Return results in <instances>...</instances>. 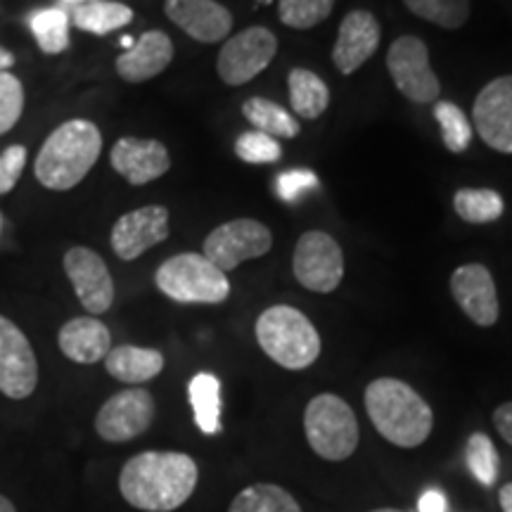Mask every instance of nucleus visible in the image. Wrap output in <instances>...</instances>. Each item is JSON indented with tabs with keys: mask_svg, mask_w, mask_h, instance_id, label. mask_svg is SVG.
I'll use <instances>...</instances> for the list:
<instances>
[{
	"mask_svg": "<svg viewBox=\"0 0 512 512\" xmlns=\"http://www.w3.org/2000/svg\"><path fill=\"white\" fill-rule=\"evenodd\" d=\"M271 247L273 235L264 223L254 219H235L211 230L204 240V256L223 273H228L249 259H259V256L271 252Z\"/></svg>",
	"mask_w": 512,
	"mask_h": 512,
	"instance_id": "nucleus-9",
	"label": "nucleus"
},
{
	"mask_svg": "<svg viewBox=\"0 0 512 512\" xmlns=\"http://www.w3.org/2000/svg\"><path fill=\"white\" fill-rule=\"evenodd\" d=\"M121 46H124L126 50H128V48H133V38H128V36H124V38H121Z\"/></svg>",
	"mask_w": 512,
	"mask_h": 512,
	"instance_id": "nucleus-44",
	"label": "nucleus"
},
{
	"mask_svg": "<svg viewBox=\"0 0 512 512\" xmlns=\"http://www.w3.org/2000/svg\"><path fill=\"white\" fill-rule=\"evenodd\" d=\"M10 67H15V55L10 50L0 48V72H8Z\"/></svg>",
	"mask_w": 512,
	"mask_h": 512,
	"instance_id": "nucleus-41",
	"label": "nucleus"
},
{
	"mask_svg": "<svg viewBox=\"0 0 512 512\" xmlns=\"http://www.w3.org/2000/svg\"><path fill=\"white\" fill-rule=\"evenodd\" d=\"M112 169L131 185H147L171 169L169 150L159 140L119 138L110 155Z\"/></svg>",
	"mask_w": 512,
	"mask_h": 512,
	"instance_id": "nucleus-18",
	"label": "nucleus"
},
{
	"mask_svg": "<svg viewBox=\"0 0 512 512\" xmlns=\"http://www.w3.org/2000/svg\"><path fill=\"white\" fill-rule=\"evenodd\" d=\"M472 121L491 150L512 155V74L498 76L479 91Z\"/></svg>",
	"mask_w": 512,
	"mask_h": 512,
	"instance_id": "nucleus-13",
	"label": "nucleus"
},
{
	"mask_svg": "<svg viewBox=\"0 0 512 512\" xmlns=\"http://www.w3.org/2000/svg\"><path fill=\"white\" fill-rule=\"evenodd\" d=\"M155 283L159 292L178 304H223L230 294L226 273L195 252L166 259L157 268Z\"/></svg>",
	"mask_w": 512,
	"mask_h": 512,
	"instance_id": "nucleus-5",
	"label": "nucleus"
},
{
	"mask_svg": "<svg viewBox=\"0 0 512 512\" xmlns=\"http://www.w3.org/2000/svg\"><path fill=\"white\" fill-rule=\"evenodd\" d=\"M465 460H467V467H470V472L475 475L477 482H482L484 486H491L496 482L501 460H498L494 441L486 437V434L477 432L467 439Z\"/></svg>",
	"mask_w": 512,
	"mask_h": 512,
	"instance_id": "nucleus-33",
	"label": "nucleus"
},
{
	"mask_svg": "<svg viewBox=\"0 0 512 512\" xmlns=\"http://www.w3.org/2000/svg\"><path fill=\"white\" fill-rule=\"evenodd\" d=\"M102 152V133L93 121L72 119L57 126L38 152L34 174L48 190H72L93 169Z\"/></svg>",
	"mask_w": 512,
	"mask_h": 512,
	"instance_id": "nucleus-3",
	"label": "nucleus"
},
{
	"mask_svg": "<svg viewBox=\"0 0 512 512\" xmlns=\"http://www.w3.org/2000/svg\"><path fill=\"white\" fill-rule=\"evenodd\" d=\"M494 425L501 437L512 446V401L503 403V406L496 408L494 413Z\"/></svg>",
	"mask_w": 512,
	"mask_h": 512,
	"instance_id": "nucleus-38",
	"label": "nucleus"
},
{
	"mask_svg": "<svg viewBox=\"0 0 512 512\" xmlns=\"http://www.w3.org/2000/svg\"><path fill=\"white\" fill-rule=\"evenodd\" d=\"M380 38V22L373 12H349L339 24L335 48H332V62L342 74H354L375 55V50L380 48Z\"/></svg>",
	"mask_w": 512,
	"mask_h": 512,
	"instance_id": "nucleus-17",
	"label": "nucleus"
},
{
	"mask_svg": "<svg viewBox=\"0 0 512 512\" xmlns=\"http://www.w3.org/2000/svg\"><path fill=\"white\" fill-rule=\"evenodd\" d=\"M169 233V209L162 204H147V207L128 211L114 223L110 245L121 261H133L147 249L162 245Z\"/></svg>",
	"mask_w": 512,
	"mask_h": 512,
	"instance_id": "nucleus-15",
	"label": "nucleus"
},
{
	"mask_svg": "<svg viewBox=\"0 0 512 512\" xmlns=\"http://www.w3.org/2000/svg\"><path fill=\"white\" fill-rule=\"evenodd\" d=\"M38 361L31 342L10 318L0 316V392L22 401L34 394Z\"/></svg>",
	"mask_w": 512,
	"mask_h": 512,
	"instance_id": "nucleus-12",
	"label": "nucleus"
},
{
	"mask_svg": "<svg viewBox=\"0 0 512 512\" xmlns=\"http://www.w3.org/2000/svg\"><path fill=\"white\" fill-rule=\"evenodd\" d=\"M228 512H304L290 491L275 484H254L233 498Z\"/></svg>",
	"mask_w": 512,
	"mask_h": 512,
	"instance_id": "nucleus-28",
	"label": "nucleus"
},
{
	"mask_svg": "<svg viewBox=\"0 0 512 512\" xmlns=\"http://www.w3.org/2000/svg\"><path fill=\"white\" fill-rule=\"evenodd\" d=\"M387 69L401 95L415 105L437 102L441 83L430 64V50L418 36H399L387 53Z\"/></svg>",
	"mask_w": 512,
	"mask_h": 512,
	"instance_id": "nucleus-7",
	"label": "nucleus"
},
{
	"mask_svg": "<svg viewBox=\"0 0 512 512\" xmlns=\"http://www.w3.org/2000/svg\"><path fill=\"white\" fill-rule=\"evenodd\" d=\"M91 3H100V0H57V5L67 12L74 8H81V5H91Z\"/></svg>",
	"mask_w": 512,
	"mask_h": 512,
	"instance_id": "nucleus-42",
	"label": "nucleus"
},
{
	"mask_svg": "<svg viewBox=\"0 0 512 512\" xmlns=\"http://www.w3.org/2000/svg\"><path fill=\"white\" fill-rule=\"evenodd\" d=\"M235 155L247 164H273L283 157V145L261 131H247L235 143Z\"/></svg>",
	"mask_w": 512,
	"mask_h": 512,
	"instance_id": "nucleus-34",
	"label": "nucleus"
},
{
	"mask_svg": "<svg viewBox=\"0 0 512 512\" xmlns=\"http://www.w3.org/2000/svg\"><path fill=\"white\" fill-rule=\"evenodd\" d=\"M366 411L375 430L394 446L415 448L432 434L434 413L411 384L396 377H380L366 389Z\"/></svg>",
	"mask_w": 512,
	"mask_h": 512,
	"instance_id": "nucleus-2",
	"label": "nucleus"
},
{
	"mask_svg": "<svg viewBox=\"0 0 512 512\" xmlns=\"http://www.w3.org/2000/svg\"><path fill=\"white\" fill-rule=\"evenodd\" d=\"M373 512H403V510H396V508H380V510H373Z\"/></svg>",
	"mask_w": 512,
	"mask_h": 512,
	"instance_id": "nucleus-45",
	"label": "nucleus"
},
{
	"mask_svg": "<svg viewBox=\"0 0 512 512\" xmlns=\"http://www.w3.org/2000/svg\"><path fill=\"white\" fill-rule=\"evenodd\" d=\"M190 406L195 411V422L204 434L221 432V382L211 373L195 375L188 384Z\"/></svg>",
	"mask_w": 512,
	"mask_h": 512,
	"instance_id": "nucleus-25",
	"label": "nucleus"
},
{
	"mask_svg": "<svg viewBox=\"0 0 512 512\" xmlns=\"http://www.w3.org/2000/svg\"><path fill=\"white\" fill-rule=\"evenodd\" d=\"M287 86H290V105L297 117L313 121L328 110V83L320 79L318 74H313L309 69L302 67L292 69L290 76H287Z\"/></svg>",
	"mask_w": 512,
	"mask_h": 512,
	"instance_id": "nucleus-23",
	"label": "nucleus"
},
{
	"mask_svg": "<svg viewBox=\"0 0 512 512\" xmlns=\"http://www.w3.org/2000/svg\"><path fill=\"white\" fill-rule=\"evenodd\" d=\"M197 479V463L188 453L143 451L124 465L119 491L136 510L171 512L192 496Z\"/></svg>",
	"mask_w": 512,
	"mask_h": 512,
	"instance_id": "nucleus-1",
	"label": "nucleus"
},
{
	"mask_svg": "<svg viewBox=\"0 0 512 512\" xmlns=\"http://www.w3.org/2000/svg\"><path fill=\"white\" fill-rule=\"evenodd\" d=\"M318 185V176L309 169H292L275 178V195L287 204L299 202L306 192Z\"/></svg>",
	"mask_w": 512,
	"mask_h": 512,
	"instance_id": "nucleus-36",
	"label": "nucleus"
},
{
	"mask_svg": "<svg viewBox=\"0 0 512 512\" xmlns=\"http://www.w3.org/2000/svg\"><path fill=\"white\" fill-rule=\"evenodd\" d=\"M155 420V399L147 389L133 387L114 394L95 415V432L110 444H124L145 434Z\"/></svg>",
	"mask_w": 512,
	"mask_h": 512,
	"instance_id": "nucleus-11",
	"label": "nucleus"
},
{
	"mask_svg": "<svg viewBox=\"0 0 512 512\" xmlns=\"http://www.w3.org/2000/svg\"><path fill=\"white\" fill-rule=\"evenodd\" d=\"M24 164H27V147L24 145H10L0 155V195L15 188L24 171Z\"/></svg>",
	"mask_w": 512,
	"mask_h": 512,
	"instance_id": "nucleus-37",
	"label": "nucleus"
},
{
	"mask_svg": "<svg viewBox=\"0 0 512 512\" xmlns=\"http://www.w3.org/2000/svg\"><path fill=\"white\" fill-rule=\"evenodd\" d=\"M69 24H72L69 12L62 10L60 5L36 10L29 17L31 34H34L38 48L48 55H60L69 48Z\"/></svg>",
	"mask_w": 512,
	"mask_h": 512,
	"instance_id": "nucleus-27",
	"label": "nucleus"
},
{
	"mask_svg": "<svg viewBox=\"0 0 512 512\" xmlns=\"http://www.w3.org/2000/svg\"><path fill=\"white\" fill-rule=\"evenodd\" d=\"M24 112V86L15 74L0 72V136L17 126Z\"/></svg>",
	"mask_w": 512,
	"mask_h": 512,
	"instance_id": "nucleus-35",
	"label": "nucleus"
},
{
	"mask_svg": "<svg viewBox=\"0 0 512 512\" xmlns=\"http://www.w3.org/2000/svg\"><path fill=\"white\" fill-rule=\"evenodd\" d=\"M164 12L200 43H219L233 31V15L216 0H166Z\"/></svg>",
	"mask_w": 512,
	"mask_h": 512,
	"instance_id": "nucleus-19",
	"label": "nucleus"
},
{
	"mask_svg": "<svg viewBox=\"0 0 512 512\" xmlns=\"http://www.w3.org/2000/svg\"><path fill=\"white\" fill-rule=\"evenodd\" d=\"M105 368L114 380L126 384H143L155 380L164 370V356L157 349L133 347V344H121L114 347L105 356Z\"/></svg>",
	"mask_w": 512,
	"mask_h": 512,
	"instance_id": "nucleus-22",
	"label": "nucleus"
},
{
	"mask_svg": "<svg viewBox=\"0 0 512 512\" xmlns=\"http://www.w3.org/2000/svg\"><path fill=\"white\" fill-rule=\"evenodd\" d=\"M418 510L420 512H446L448 510L446 496L441 494V491H427V494L420 498Z\"/></svg>",
	"mask_w": 512,
	"mask_h": 512,
	"instance_id": "nucleus-39",
	"label": "nucleus"
},
{
	"mask_svg": "<svg viewBox=\"0 0 512 512\" xmlns=\"http://www.w3.org/2000/svg\"><path fill=\"white\" fill-rule=\"evenodd\" d=\"M0 512H17V510H15V505L8 501V498L0 496Z\"/></svg>",
	"mask_w": 512,
	"mask_h": 512,
	"instance_id": "nucleus-43",
	"label": "nucleus"
},
{
	"mask_svg": "<svg viewBox=\"0 0 512 512\" xmlns=\"http://www.w3.org/2000/svg\"><path fill=\"white\" fill-rule=\"evenodd\" d=\"M69 19H72L76 29L86 31V34L107 36L112 31L128 27L133 22V10L124 3L100 0V3L81 5V8L69 10Z\"/></svg>",
	"mask_w": 512,
	"mask_h": 512,
	"instance_id": "nucleus-24",
	"label": "nucleus"
},
{
	"mask_svg": "<svg viewBox=\"0 0 512 512\" xmlns=\"http://www.w3.org/2000/svg\"><path fill=\"white\" fill-rule=\"evenodd\" d=\"M64 273L83 309L93 316L110 311L114 302V280L100 254L88 247H72L64 254Z\"/></svg>",
	"mask_w": 512,
	"mask_h": 512,
	"instance_id": "nucleus-14",
	"label": "nucleus"
},
{
	"mask_svg": "<svg viewBox=\"0 0 512 512\" xmlns=\"http://www.w3.org/2000/svg\"><path fill=\"white\" fill-rule=\"evenodd\" d=\"M453 209L467 223L498 221L505 211L501 192L491 188H460L453 195Z\"/></svg>",
	"mask_w": 512,
	"mask_h": 512,
	"instance_id": "nucleus-29",
	"label": "nucleus"
},
{
	"mask_svg": "<svg viewBox=\"0 0 512 512\" xmlns=\"http://www.w3.org/2000/svg\"><path fill=\"white\" fill-rule=\"evenodd\" d=\"M451 292L463 313L479 328H491L501 313L494 275L482 264H465L451 275Z\"/></svg>",
	"mask_w": 512,
	"mask_h": 512,
	"instance_id": "nucleus-16",
	"label": "nucleus"
},
{
	"mask_svg": "<svg viewBox=\"0 0 512 512\" xmlns=\"http://www.w3.org/2000/svg\"><path fill=\"white\" fill-rule=\"evenodd\" d=\"M292 271L306 290L318 294L335 292L344 278L342 247L323 230H309L294 247Z\"/></svg>",
	"mask_w": 512,
	"mask_h": 512,
	"instance_id": "nucleus-8",
	"label": "nucleus"
},
{
	"mask_svg": "<svg viewBox=\"0 0 512 512\" xmlns=\"http://www.w3.org/2000/svg\"><path fill=\"white\" fill-rule=\"evenodd\" d=\"M434 119L439 121L441 126V138H444V145L448 152L453 155H460L465 152L472 143V124L467 121L465 112L460 110L453 102L441 100L434 105Z\"/></svg>",
	"mask_w": 512,
	"mask_h": 512,
	"instance_id": "nucleus-31",
	"label": "nucleus"
},
{
	"mask_svg": "<svg viewBox=\"0 0 512 512\" xmlns=\"http://www.w3.org/2000/svg\"><path fill=\"white\" fill-rule=\"evenodd\" d=\"M0 228H3V216H0Z\"/></svg>",
	"mask_w": 512,
	"mask_h": 512,
	"instance_id": "nucleus-46",
	"label": "nucleus"
},
{
	"mask_svg": "<svg viewBox=\"0 0 512 512\" xmlns=\"http://www.w3.org/2000/svg\"><path fill=\"white\" fill-rule=\"evenodd\" d=\"M306 441L320 458L347 460L358 446V420L349 403L337 394L313 396L304 411Z\"/></svg>",
	"mask_w": 512,
	"mask_h": 512,
	"instance_id": "nucleus-6",
	"label": "nucleus"
},
{
	"mask_svg": "<svg viewBox=\"0 0 512 512\" xmlns=\"http://www.w3.org/2000/svg\"><path fill=\"white\" fill-rule=\"evenodd\" d=\"M242 114L252 124L256 131L266 133L271 138H297L302 133L299 121L292 117L285 107L275 105V102L266 98H249L242 105Z\"/></svg>",
	"mask_w": 512,
	"mask_h": 512,
	"instance_id": "nucleus-26",
	"label": "nucleus"
},
{
	"mask_svg": "<svg viewBox=\"0 0 512 512\" xmlns=\"http://www.w3.org/2000/svg\"><path fill=\"white\" fill-rule=\"evenodd\" d=\"M335 0H278V17L290 29H313L330 17Z\"/></svg>",
	"mask_w": 512,
	"mask_h": 512,
	"instance_id": "nucleus-32",
	"label": "nucleus"
},
{
	"mask_svg": "<svg viewBox=\"0 0 512 512\" xmlns=\"http://www.w3.org/2000/svg\"><path fill=\"white\" fill-rule=\"evenodd\" d=\"M62 354L74 363H91L105 361V356L112 351V335L102 320L93 316L72 318L62 325L60 335H57Z\"/></svg>",
	"mask_w": 512,
	"mask_h": 512,
	"instance_id": "nucleus-21",
	"label": "nucleus"
},
{
	"mask_svg": "<svg viewBox=\"0 0 512 512\" xmlns=\"http://www.w3.org/2000/svg\"><path fill=\"white\" fill-rule=\"evenodd\" d=\"M256 342L271 361L287 370H304L320 356V335L294 306H271L256 320Z\"/></svg>",
	"mask_w": 512,
	"mask_h": 512,
	"instance_id": "nucleus-4",
	"label": "nucleus"
},
{
	"mask_svg": "<svg viewBox=\"0 0 512 512\" xmlns=\"http://www.w3.org/2000/svg\"><path fill=\"white\" fill-rule=\"evenodd\" d=\"M278 53V38L266 27H249L223 43L216 69L223 83L242 86L259 76Z\"/></svg>",
	"mask_w": 512,
	"mask_h": 512,
	"instance_id": "nucleus-10",
	"label": "nucleus"
},
{
	"mask_svg": "<svg viewBox=\"0 0 512 512\" xmlns=\"http://www.w3.org/2000/svg\"><path fill=\"white\" fill-rule=\"evenodd\" d=\"M498 501H501L503 512H512V482L503 486L501 494H498Z\"/></svg>",
	"mask_w": 512,
	"mask_h": 512,
	"instance_id": "nucleus-40",
	"label": "nucleus"
},
{
	"mask_svg": "<svg viewBox=\"0 0 512 512\" xmlns=\"http://www.w3.org/2000/svg\"><path fill=\"white\" fill-rule=\"evenodd\" d=\"M406 8L441 29H460L470 17V0H403Z\"/></svg>",
	"mask_w": 512,
	"mask_h": 512,
	"instance_id": "nucleus-30",
	"label": "nucleus"
},
{
	"mask_svg": "<svg viewBox=\"0 0 512 512\" xmlns=\"http://www.w3.org/2000/svg\"><path fill=\"white\" fill-rule=\"evenodd\" d=\"M174 60V43L164 31L152 29L117 57V74L128 83H143L155 79Z\"/></svg>",
	"mask_w": 512,
	"mask_h": 512,
	"instance_id": "nucleus-20",
	"label": "nucleus"
}]
</instances>
